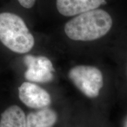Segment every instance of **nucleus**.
Returning a JSON list of instances; mask_svg holds the SVG:
<instances>
[{
    "label": "nucleus",
    "mask_w": 127,
    "mask_h": 127,
    "mask_svg": "<svg viewBox=\"0 0 127 127\" xmlns=\"http://www.w3.org/2000/svg\"><path fill=\"white\" fill-rule=\"evenodd\" d=\"M0 41L18 54L30 51L35 43L34 36L23 19L8 12L0 13Z\"/></svg>",
    "instance_id": "obj_2"
},
{
    "label": "nucleus",
    "mask_w": 127,
    "mask_h": 127,
    "mask_svg": "<svg viewBox=\"0 0 127 127\" xmlns=\"http://www.w3.org/2000/svg\"><path fill=\"white\" fill-rule=\"evenodd\" d=\"M24 63L27 67L24 74L27 80L39 83H47L53 80V65L46 57L26 55L24 57Z\"/></svg>",
    "instance_id": "obj_4"
},
{
    "label": "nucleus",
    "mask_w": 127,
    "mask_h": 127,
    "mask_svg": "<svg viewBox=\"0 0 127 127\" xmlns=\"http://www.w3.org/2000/svg\"><path fill=\"white\" fill-rule=\"evenodd\" d=\"M0 127H26L24 112L17 105L8 108L1 114Z\"/></svg>",
    "instance_id": "obj_8"
},
{
    "label": "nucleus",
    "mask_w": 127,
    "mask_h": 127,
    "mask_svg": "<svg viewBox=\"0 0 127 127\" xmlns=\"http://www.w3.org/2000/svg\"><path fill=\"white\" fill-rule=\"evenodd\" d=\"M112 26V19L101 9L79 14L65 24L64 31L69 38L74 41H91L105 35Z\"/></svg>",
    "instance_id": "obj_1"
},
{
    "label": "nucleus",
    "mask_w": 127,
    "mask_h": 127,
    "mask_svg": "<svg viewBox=\"0 0 127 127\" xmlns=\"http://www.w3.org/2000/svg\"><path fill=\"white\" fill-rule=\"evenodd\" d=\"M57 119L58 116L55 111L44 108L28 114L26 127H53Z\"/></svg>",
    "instance_id": "obj_7"
},
{
    "label": "nucleus",
    "mask_w": 127,
    "mask_h": 127,
    "mask_svg": "<svg viewBox=\"0 0 127 127\" xmlns=\"http://www.w3.org/2000/svg\"><path fill=\"white\" fill-rule=\"evenodd\" d=\"M68 77L84 95L97 97L104 85L102 72L98 68L89 65H78L69 70Z\"/></svg>",
    "instance_id": "obj_3"
},
{
    "label": "nucleus",
    "mask_w": 127,
    "mask_h": 127,
    "mask_svg": "<svg viewBox=\"0 0 127 127\" xmlns=\"http://www.w3.org/2000/svg\"><path fill=\"white\" fill-rule=\"evenodd\" d=\"M21 6L25 8H31L34 5L36 0H18Z\"/></svg>",
    "instance_id": "obj_9"
},
{
    "label": "nucleus",
    "mask_w": 127,
    "mask_h": 127,
    "mask_svg": "<svg viewBox=\"0 0 127 127\" xmlns=\"http://www.w3.org/2000/svg\"><path fill=\"white\" fill-rule=\"evenodd\" d=\"M18 93L21 101L31 108H44L51 102L48 93L38 85L31 82H23L19 87Z\"/></svg>",
    "instance_id": "obj_5"
},
{
    "label": "nucleus",
    "mask_w": 127,
    "mask_h": 127,
    "mask_svg": "<svg viewBox=\"0 0 127 127\" xmlns=\"http://www.w3.org/2000/svg\"><path fill=\"white\" fill-rule=\"evenodd\" d=\"M102 0H57V8L61 15L65 17L79 15L98 8Z\"/></svg>",
    "instance_id": "obj_6"
}]
</instances>
